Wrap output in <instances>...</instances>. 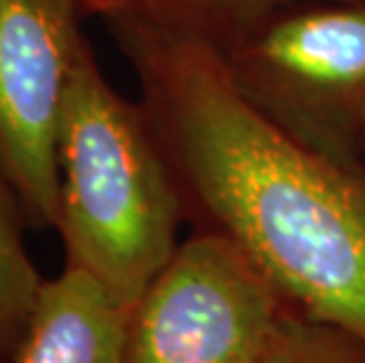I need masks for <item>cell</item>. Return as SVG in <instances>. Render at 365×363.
Instances as JSON below:
<instances>
[{"label":"cell","mask_w":365,"mask_h":363,"mask_svg":"<svg viewBox=\"0 0 365 363\" xmlns=\"http://www.w3.org/2000/svg\"><path fill=\"white\" fill-rule=\"evenodd\" d=\"M135 66L142 109L217 231L302 314L365 342V177L297 140L240 88L212 41L106 21Z\"/></svg>","instance_id":"obj_1"},{"label":"cell","mask_w":365,"mask_h":363,"mask_svg":"<svg viewBox=\"0 0 365 363\" xmlns=\"http://www.w3.org/2000/svg\"><path fill=\"white\" fill-rule=\"evenodd\" d=\"M66 265L135 307L180 248V182L142 106L111 88L88 43L76 59L57 133Z\"/></svg>","instance_id":"obj_2"},{"label":"cell","mask_w":365,"mask_h":363,"mask_svg":"<svg viewBox=\"0 0 365 363\" xmlns=\"http://www.w3.org/2000/svg\"><path fill=\"white\" fill-rule=\"evenodd\" d=\"M240 88L297 140L354 163L365 128V0L312 3L243 34L224 55Z\"/></svg>","instance_id":"obj_3"},{"label":"cell","mask_w":365,"mask_h":363,"mask_svg":"<svg viewBox=\"0 0 365 363\" xmlns=\"http://www.w3.org/2000/svg\"><path fill=\"white\" fill-rule=\"evenodd\" d=\"M287 307L231 238L205 231L132 307L125 363H259Z\"/></svg>","instance_id":"obj_4"},{"label":"cell","mask_w":365,"mask_h":363,"mask_svg":"<svg viewBox=\"0 0 365 363\" xmlns=\"http://www.w3.org/2000/svg\"><path fill=\"white\" fill-rule=\"evenodd\" d=\"M81 0H0V175L31 229H57L61 104L88 43Z\"/></svg>","instance_id":"obj_5"},{"label":"cell","mask_w":365,"mask_h":363,"mask_svg":"<svg viewBox=\"0 0 365 363\" xmlns=\"http://www.w3.org/2000/svg\"><path fill=\"white\" fill-rule=\"evenodd\" d=\"M132 309L81 267L45 279L5 363H125Z\"/></svg>","instance_id":"obj_6"},{"label":"cell","mask_w":365,"mask_h":363,"mask_svg":"<svg viewBox=\"0 0 365 363\" xmlns=\"http://www.w3.org/2000/svg\"><path fill=\"white\" fill-rule=\"evenodd\" d=\"M312 3L335 0H81L85 12L104 21L132 19L207 38L215 45L217 36H243L276 14Z\"/></svg>","instance_id":"obj_7"},{"label":"cell","mask_w":365,"mask_h":363,"mask_svg":"<svg viewBox=\"0 0 365 363\" xmlns=\"http://www.w3.org/2000/svg\"><path fill=\"white\" fill-rule=\"evenodd\" d=\"M21 224L19 200L0 175V363L19 344L45 281L26 252Z\"/></svg>","instance_id":"obj_8"},{"label":"cell","mask_w":365,"mask_h":363,"mask_svg":"<svg viewBox=\"0 0 365 363\" xmlns=\"http://www.w3.org/2000/svg\"><path fill=\"white\" fill-rule=\"evenodd\" d=\"M259 363H365V342L287 307Z\"/></svg>","instance_id":"obj_9"}]
</instances>
